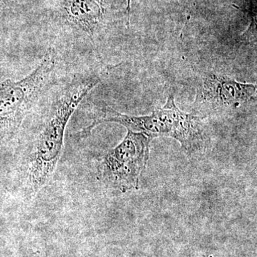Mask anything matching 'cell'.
Masks as SVG:
<instances>
[{"label": "cell", "instance_id": "3", "mask_svg": "<svg viewBox=\"0 0 257 257\" xmlns=\"http://www.w3.org/2000/svg\"><path fill=\"white\" fill-rule=\"evenodd\" d=\"M56 65L57 55L50 48L31 73L17 82L7 79L0 85V143L18 135L24 121L46 92Z\"/></svg>", "mask_w": 257, "mask_h": 257}, {"label": "cell", "instance_id": "7", "mask_svg": "<svg viewBox=\"0 0 257 257\" xmlns=\"http://www.w3.org/2000/svg\"><path fill=\"white\" fill-rule=\"evenodd\" d=\"M10 0H0V10L3 9L8 3H9Z\"/></svg>", "mask_w": 257, "mask_h": 257}, {"label": "cell", "instance_id": "6", "mask_svg": "<svg viewBox=\"0 0 257 257\" xmlns=\"http://www.w3.org/2000/svg\"><path fill=\"white\" fill-rule=\"evenodd\" d=\"M109 0H64L63 18L82 40L96 45L108 30Z\"/></svg>", "mask_w": 257, "mask_h": 257}, {"label": "cell", "instance_id": "4", "mask_svg": "<svg viewBox=\"0 0 257 257\" xmlns=\"http://www.w3.org/2000/svg\"><path fill=\"white\" fill-rule=\"evenodd\" d=\"M152 140L145 134L127 130L122 142L103 157L99 167L101 180L123 193L138 189L150 157Z\"/></svg>", "mask_w": 257, "mask_h": 257}, {"label": "cell", "instance_id": "1", "mask_svg": "<svg viewBox=\"0 0 257 257\" xmlns=\"http://www.w3.org/2000/svg\"><path fill=\"white\" fill-rule=\"evenodd\" d=\"M100 81L94 72L74 76L48 96H44L42 100V96L24 121L19 131L18 155L26 195L35 197L52 179L63 151L67 124L80 103Z\"/></svg>", "mask_w": 257, "mask_h": 257}, {"label": "cell", "instance_id": "2", "mask_svg": "<svg viewBox=\"0 0 257 257\" xmlns=\"http://www.w3.org/2000/svg\"><path fill=\"white\" fill-rule=\"evenodd\" d=\"M202 119L193 113L181 111L176 105L175 96L170 94L165 105L146 116L121 114L111 106H101L96 111L90 124L79 134L81 138H87L99 124L116 123L127 130L145 134L152 139L158 137L175 139L182 148L192 152L202 149L207 141Z\"/></svg>", "mask_w": 257, "mask_h": 257}, {"label": "cell", "instance_id": "5", "mask_svg": "<svg viewBox=\"0 0 257 257\" xmlns=\"http://www.w3.org/2000/svg\"><path fill=\"white\" fill-rule=\"evenodd\" d=\"M256 84L209 72L203 77L197 88L192 113L204 119L209 114L236 110L256 103Z\"/></svg>", "mask_w": 257, "mask_h": 257}]
</instances>
